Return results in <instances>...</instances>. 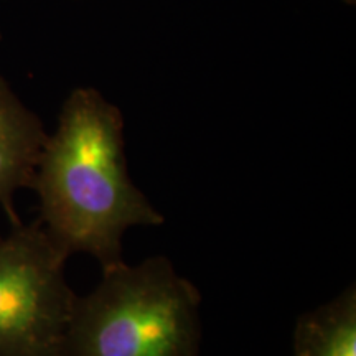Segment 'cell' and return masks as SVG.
Here are the masks:
<instances>
[{
  "label": "cell",
  "mask_w": 356,
  "mask_h": 356,
  "mask_svg": "<svg viewBox=\"0 0 356 356\" xmlns=\"http://www.w3.org/2000/svg\"><path fill=\"white\" fill-rule=\"evenodd\" d=\"M33 190L40 222L66 256L86 252L102 269L121 264L132 226L162 225V213L132 184L121 111L92 88H78L47 137Z\"/></svg>",
  "instance_id": "obj_1"
},
{
  "label": "cell",
  "mask_w": 356,
  "mask_h": 356,
  "mask_svg": "<svg viewBox=\"0 0 356 356\" xmlns=\"http://www.w3.org/2000/svg\"><path fill=\"white\" fill-rule=\"evenodd\" d=\"M200 291L163 256L102 269L74 297L60 356H198Z\"/></svg>",
  "instance_id": "obj_2"
},
{
  "label": "cell",
  "mask_w": 356,
  "mask_h": 356,
  "mask_svg": "<svg viewBox=\"0 0 356 356\" xmlns=\"http://www.w3.org/2000/svg\"><path fill=\"white\" fill-rule=\"evenodd\" d=\"M0 236V356H60L76 293L68 256L37 220Z\"/></svg>",
  "instance_id": "obj_3"
},
{
  "label": "cell",
  "mask_w": 356,
  "mask_h": 356,
  "mask_svg": "<svg viewBox=\"0 0 356 356\" xmlns=\"http://www.w3.org/2000/svg\"><path fill=\"white\" fill-rule=\"evenodd\" d=\"M47 137L38 115L0 76V204L12 225L20 222L13 208V195L19 188H33Z\"/></svg>",
  "instance_id": "obj_4"
},
{
  "label": "cell",
  "mask_w": 356,
  "mask_h": 356,
  "mask_svg": "<svg viewBox=\"0 0 356 356\" xmlns=\"http://www.w3.org/2000/svg\"><path fill=\"white\" fill-rule=\"evenodd\" d=\"M293 356H356L355 284L297 318Z\"/></svg>",
  "instance_id": "obj_5"
},
{
  "label": "cell",
  "mask_w": 356,
  "mask_h": 356,
  "mask_svg": "<svg viewBox=\"0 0 356 356\" xmlns=\"http://www.w3.org/2000/svg\"><path fill=\"white\" fill-rule=\"evenodd\" d=\"M343 2H345V3H350V6H355L356 0H343Z\"/></svg>",
  "instance_id": "obj_6"
}]
</instances>
